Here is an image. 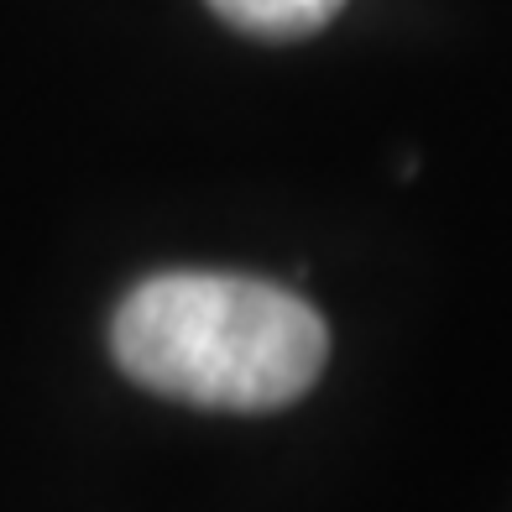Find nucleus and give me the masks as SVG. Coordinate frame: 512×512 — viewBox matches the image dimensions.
<instances>
[{
  "label": "nucleus",
  "instance_id": "f257e3e1",
  "mask_svg": "<svg viewBox=\"0 0 512 512\" xmlns=\"http://www.w3.org/2000/svg\"><path fill=\"white\" fill-rule=\"evenodd\" d=\"M110 351L147 392L194 408L262 413L314 387L330 335L288 288L236 272H162L115 309Z\"/></svg>",
  "mask_w": 512,
  "mask_h": 512
},
{
  "label": "nucleus",
  "instance_id": "f03ea898",
  "mask_svg": "<svg viewBox=\"0 0 512 512\" xmlns=\"http://www.w3.org/2000/svg\"><path fill=\"white\" fill-rule=\"evenodd\" d=\"M345 0H209V11L230 21L246 37H267V42H293L319 32L324 21L340 16Z\"/></svg>",
  "mask_w": 512,
  "mask_h": 512
}]
</instances>
